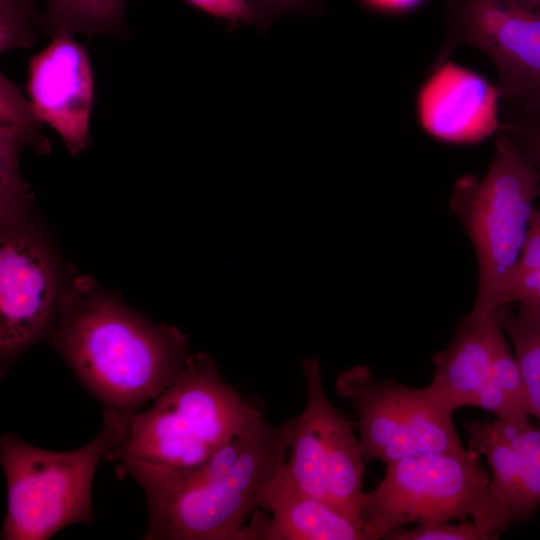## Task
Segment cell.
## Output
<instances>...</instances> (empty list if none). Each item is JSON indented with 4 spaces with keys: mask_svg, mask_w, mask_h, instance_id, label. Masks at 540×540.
I'll return each instance as SVG.
<instances>
[{
    "mask_svg": "<svg viewBox=\"0 0 540 540\" xmlns=\"http://www.w3.org/2000/svg\"><path fill=\"white\" fill-rule=\"evenodd\" d=\"M473 449L433 451L386 464L379 485L365 493L361 519L368 539L408 524L474 521L497 539L509 527L490 491V475Z\"/></svg>",
    "mask_w": 540,
    "mask_h": 540,
    "instance_id": "cell-4",
    "label": "cell"
},
{
    "mask_svg": "<svg viewBox=\"0 0 540 540\" xmlns=\"http://www.w3.org/2000/svg\"><path fill=\"white\" fill-rule=\"evenodd\" d=\"M117 462L118 477L131 476L145 492V540H240L246 520L260 505L258 496L228 479L198 480L183 468L133 458Z\"/></svg>",
    "mask_w": 540,
    "mask_h": 540,
    "instance_id": "cell-8",
    "label": "cell"
},
{
    "mask_svg": "<svg viewBox=\"0 0 540 540\" xmlns=\"http://www.w3.org/2000/svg\"><path fill=\"white\" fill-rule=\"evenodd\" d=\"M196 9L221 19L230 27L255 24V15L248 0H184Z\"/></svg>",
    "mask_w": 540,
    "mask_h": 540,
    "instance_id": "cell-28",
    "label": "cell"
},
{
    "mask_svg": "<svg viewBox=\"0 0 540 540\" xmlns=\"http://www.w3.org/2000/svg\"><path fill=\"white\" fill-rule=\"evenodd\" d=\"M248 2L255 15V25L261 32L281 16L318 13L322 10L321 0H248Z\"/></svg>",
    "mask_w": 540,
    "mask_h": 540,
    "instance_id": "cell-27",
    "label": "cell"
},
{
    "mask_svg": "<svg viewBox=\"0 0 540 540\" xmlns=\"http://www.w3.org/2000/svg\"><path fill=\"white\" fill-rule=\"evenodd\" d=\"M48 342L104 408L134 414L184 368L190 340L85 275H68Z\"/></svg>",
    "mask_w": 540,
    "mask_h": 540,
    "instance_id": "cell-1",
    "label": "cell"
},
{
    "mask_svg": "<svg viewBox=\"0 0 540 540\" xmlns=\"http://www.w3.org/2000/svg\"><path fill=\"white\" fill-rule=\"evenodd\" d=\"M502 311H471L460 320L446 348L432 357L434 376L427 387L452 413L470 406L489 375L495 342L502 331Z\"/></svg>",
    "mask_w": 540,
    "mask_h": 540,
    "instance_id": "cell-12",
    "label": "cell"
},
{
    "mask_svg": "<svg viewBox=\"0 0 540 540\" xmlns=\"http://www.w3.org/2000/svg\"><path fill=\"white\" fill-rule=\"evenodd\" d=\"M538 267H540V207H535L523 250L514 272Z\"/></svg>",
    "mask_w": 540,
    "mask_h": 540,
    "instance_id": "cell-29",
    "label": "cell"
},
{
    "mask_svg": "<svg viewBox=\"0 0 540 540\" xmlns=\"http://www.w3.org/2000/svg\"><path fill=\"white\" fill-rule=\"evenodd\" d=\"M261 506L272 515L265 540H369L362 521L300 490L284 465L263 488Z\"/></svg>",
    "mask_w": 540,
    "mask_h": 540,
    "instance_id": "cell-13",
    "label": "cell"
},
{
    "mask_svg": "<svg viewBox=\"0 0 540 540\" xmlns=\"http://www.w3.org/2000/svg\"><path fill=\"white\" fill-rule=\"evenodd\" d=\"M469 448L490 467V491L508 525L530 520L540 506V466L526 458L494 430L492 423L464 424Z\"/></svg>",
    "mask_w": 540,
    "mask_h": 540,
    "instance_id": "cell-15",
    "label": "cell"
},
{
    "mask_svg": "<svg viewBox=\"0 0 540 540\" xmlns=\"http://www.w3.org/2000/svg\"><path fill=\"white\" fill-rule=\"evenodd\" d=\"M301 370L306 385V403L298 415L284 468L300 490L329 504L319 408V395L324 388L319 358H302Z\"/></svg>",
    "mask_w": 540,
    "mask_h": 540,
    "instance_id": "cell-17",
    "label": "cell"
},
{
    "mask_svg": "<svg viewBox=\"0 0 540 540\" xmlns=\"http://www.w3.org/2000/svg\"><path fill=\"white\" fill-rule=\"evenodd\" d=\"M133 414L104 408L88 444L69 451L33 446L12 433L0 438L7 507L2 540H46L73 524L94 521L92 486L102 459L126 439Z\"/></svg>",
    "mask_w": 540,
    "mask_h": 540,
    "instance_id": "cell-2",
    "label": "cell"
},
{
    "mask_svg": "<svg viewBox=\"0 0 540 540\" xmlns=\"http://www.w3.org/2000/svg\"><path fill=\"white\" fill-rule=\"evenodd\" d=\"M47 35L115 34L123 29L125 0H44Z\"/></svg>",
    "mask_w": 540,
    "mask_h": 540,
    "instance_id": "cell-18",
    "label": "cell"
},
{
    "mask_svg": "<svg viewBox=\"0 0 540 540\" xmlns=\"http://www.w3.org/2000/svg\"><path fill=\"white\" fill-rule=\"evenodd\" d=\"M447 33L431 70L459 45L484 53L500 99L513 111L540 108V0H442Z\"/></svg>",
    "mask_w": 540,
    "mask_h": 540,
    "instance_id": "cell-7",
    "label": "cell"
},
{
    "mask_svg": "<svg viewBox=\"0 0 540 540\" xmlns=\"http://www.w3.org/2000/svg\"><path fill=\"white\" fill-rule=\"evenodd\" d=\"M388 540H489L488 535L472 520L419 524L412 528L399 527L387 532Z\"/></svg>",
    "mask_w": 540,
    "mask_h": 540,
    "instance_id": "cell-23",
    "label": "cell"
},
{
    "mask_svg": "<svg viewBox=\"0 0 540 540\" xmlns=\"http://www.w3.org/2000/svg\"><path fill=\"white\" fill-rule=\"evenodd\" d=\"M49 239L29 217L0 225V361L6 371L48 340L67 279Z\"/></svg>",
    "mask_w": 540,
    "mask_h": 540,
    "instance_id": "cell-9",
    "label": "cell"
},
{
    "mask_svg": "<svg viewBox=\"0 0 540 540\" xmlns=\"http://www.w3.org/2000/svg\"><path fill=\"white\" fill-rule=\"evenodd\" d=\"M500 96L496 85L450 61L432 69L417 97L420 124L433 138L476 143L498 132Z\"/></svg>",
    "mask_w": 540,
    "mask_h": 540,
    "instance_id": "cell-11",
    "label": "cell"
},
{
    "mask_svg": "<svg viewBox=\"0 0 540 540\" xmlns=\"http://www.w3.org/2000/svg\"><path fill=\"white\" fill-rule=\"evenodd\" d=\"M539 182L534 167L500 131L485 175L468 174L456 182L449 205L468 234L478 263L472 312L504 308L501 297L523 250Z\"/></svg>",
    "mask_w": 540,
    "mask_h": 540,
    "instance_id": "cell-5",
    "label": "cell"
},
{
    "mask_svg": "<svg viewBox=\"0 0 540 540\" xmlns=\"http://www.w3.org/2000/svg\"><path fill=\"white\" fill-rule=\"evenodd\" d=\"M261 417L224 380L208 353L192 352L174 381L148 408L132 415L127 437L112 459L193 467Z\"/></svg>",
    "mask_w": 540,
    "mask_h": 540,
    "instance_id": "cell-3",
    "label": "cell"
},
{
    "mask_svg": "<svg viewBox=\"0 0 540 540\" xmlns=\"http://www.w3.org/2000/svg\"><path fill=\"white\" fill-rule=\"evenodd\" d=\"M25 88L38 119L61 137L72 155L87 149L95 77L84 46L72 35L54 36L30 57Z\"/></svg>",
    "mask_w": 540,
    "mask_h": 540,
    "instance_id": "cell-10",
    "label": "cell"
},
{
    "mask_svg": "<svg viewBox=\"0 0 540 540\" xmlns=\"http://www.w3.org/2000/svg\"><path fill=\"white\" fill-rule=\"evenodd\" d=\"M470 406L492 412L497 416L496 419L501 421H518L530 416L489 375L471 400Z\"/></svg>",
    "mask_w": 540,
    "mask_h": 540,
    "instance_id": "cell-26",
    "label": "cell"
},
{
    "mask_svg": "<svg viewBox=\"0 0 540 540\" xmlns=\"http://www.w3.org/2000/svg\"><path fill=\"white\" fill-rule=\"evenodd\" d=\"M41 121L19 88L0 76V225L30 216L32 195L20 173L24 148L44 152L47 142L40 134Z\"/></svg>",
    "mask_w": 540,
    "mask_h": 540,
    "instance_id": "cell-14",
    "label": "cell"
},
{
    "mask_svg": "<svg viewBox=\"0 0 540 540\" xmlns=\"http://www.w3.org/2000/svg\"><path fill=\"white\" fill-rule=\"evenodd\" d=\"M511 303L540 316V267L515 271L511 275L501 297V306Z\"/></svg>",
    "mask_w": 540,
    "mask_h": 540,
    "instance_id": "cell-24",
    "label": "cell"
},
{
    "mask_svg": "<svg viewBox=\"0 0 540 540\" xmlns=\"http://www.w3.org/2000/svg\"><path fill=\"white\" fill-rule=\"evenodd\" d=\"M319 408L328 503L346 516L362 521L365 496L362 482L366 464L359 438L348 419L331 404L324 388L319 395Z\"/></svg>",
    "mask_w": 540,
    "mask_h": 540,
    "instance_id": "cell-16",
    "label": "cell"
},
{
    "mask_svg": "<svg viewBox=\"0 0 540 540\" xmlns=\"http://www.w3.org/2000/svg\"><path fill=\"white\" fill-rule=\"evenodd\" d=\"M32 0H0V52L30 47L35 40Z\"/></svg>",
    "mask_w": 540,
    "mask_h": 540,
    "instance_id": "cell-20",
    "label": "cell"
},
{
    "mask_svg": "<svg viewBox=\"0 0 540 540\" xmlns=\"http://www.w3.org/2000/svg\"><path fill=\"white\" fill-rule=\"evenodd\" d=\"M335 386L357 413L365 464L378 460L386 465L422 452L465 450L453 413L434 399L427 386L414 388L395 379H376L366 365L341 372Z\"/></svg>",
    "mask_w": 540,
    "mask_h": 540,
    "instance_id": "cell-6",
    "label": "cell"
},
{
    "mask_svg": "<svg viewBox=\"0 0 540 540\" xmlns=\"http://www.w3.org/2000/svg\"><path fill=\"white\" fill-rule=\"evenodd\" d=\"M489 376L518 406L529 413L521 370L503 329L495 342Z\"/></svg>",
    "mask_w": 540,
    "mask_h": 540,
    "instance_id": "cell-22",
    "label": "cell"
},
{
    "mask_svg": "<svg viewBox=\"0 0 540 540\" xmlns=\"http://www.w3.org/2000/svg\"><path fill=\"white\" fill-rule=\"evenodd\" d=\"M369 9L383 14L407 12L423 2V0H360Z\"/></svg>",
    "mask_w": 540,
    "mask_h": 540,
    "instance_id": "cell-30",
    "label": "cell"
},
{
    "mask_svg": "<svg viewBox=\"0 0 540 540\" xmlns=\"http://www.w3.org/2000/svg\"><path fill=\"white\" fill-rule=\"evenodd\" d=\"M499 131L511 138L540 178V108L525 112L513 111L501 122Z\"/></svg>",
    "mask_w": 540,
    "mask_h": 540,
    "instance_id": "cell-21",
    "label": "cell"
},
{
    "mask_svg": "<svg viewBox=\"0 0 540 540\" xmlns=\"http://www.w3.org/2000/svg\"><path fill=\"white\" fill-rule=\"evenodd\" d=\"M501 327L509 336L519 364L529 414L540 420V316L503 308Z\"/></svg>",
    "mask_w": 540,
    "mask_h": 540,
    "instance_id": "cell-19",
    "label": "cell"
},
{
    "mask_svg": "<svg viewBox=\"0 0 540 540\" xmlns=\"http://www.w3.org/2000/svg\"><path fill=\"white\" fill-rule=\"evenodd\" d=\"M492 426L514 450L540 466V427L532 425L529 418L518 421L496 419Z\"/></svg>",
    "mask_w": 540,
    "mask_h": 540,
    "instance_id": "cell-25",
    "label": "cell"
}]
</instances>
